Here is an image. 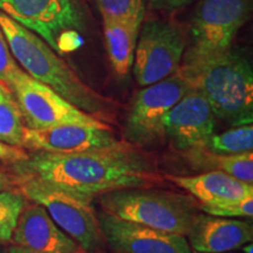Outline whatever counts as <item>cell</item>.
Here are the masks:
<instances>
[{
	"instance_id": "31",
	"label": "cell",
	"mask_w": 253,
	"mask_h": 253,
	"mask_svg": "<svg viewBox=\"0 0 253 253\" xmlns=\"http://www.w3.org/2000/svg\"><path fill=\"white\" fill-rule=\"evenodd\" d=\"M0 253H1V252H0Z\"/></svg>"
},
{
	"instance_id": "24",
	"label": "cell",
	"mask_w": 253,
	"mask_h": 253,
	"mask_svg": "<svg viewBox=\"0 0 253 253\" xmlns=\"http://www.w3.org/2000/svg\"><path fill=\"white\" fill-rule=\"evenodd\" d=\"M207 214L214 217H250L253 216V196L245 198L244 201L238 203L227 204L224 207H199Z\"/></svg>"
},
{
	"instance_id": "18",
	"label": "cell",
	"mask_w": 253,
	"mask_h": 253,
	"mask_svg": "<svg viewBox=\"0 0 253 253\" xmlns=\"http://www.w3.org/2000/svg\"><path fill=\"white\" fill-rule=\"evenodd\" d=\"M189 157L202 167L223 171L238 181L253 183V154L252 151L237 155H213L199 148L190 149Z\"/></svg>"
},
{
	"instance_id": "15",
	"label": "cell",
	"mask_w": 253,
	"mask_h": 253,
	"mask_svg": "<svg viewBox=\"0 0 253 253\" xmlns=\"http://www.w3.org/2000/svg\"><path fill=\"white\" fill-rule=\"evenodd\" d=\"M185 237L199 253H224L251 243L253 227L244 220L197 214Z\"/></svg>"
},
{
	"instance_id": "28",
	"label": "cell",
	"mask_w": 253,
	"mask_h": 253,
	"mask_svg": "<svg viewBox=\"0 0 253 253\" xmlns=\"http://www.w3.org/2000/svg\"><path fill=\"white\" fill-rule=\"evenodd\" d=\"M8 253H32V252L27 251V250H25L23 248H20V246L14 245V246H12L11 249H9Z\"/></svg>"
},
{
	"instance_id": "10",
	"label": "cell",
	"mask_w": 253,
	"mask_h": 253,
	"mask_svg": "<svg viewBox=\"0 0 253 253\" xmlns=\"http://www.w3.org/2000/svg\"><path fill=\"white\" fill-rule=\"evenodd\" d=\"M27 128L45 129L60 125H100L101 120L82 112L52 88L21 71L9 84Z\"/></svg>"
},
{
	"instance_id": "6",
	"label": "cell",
	"mask_w": 253,
	"mask_h": 253,
	"mask_svg": "<svg viewBox=\"0 0 253 253\" xmlns=\"http://www.w3.org/2000/svg\"><path fill=\"white\" fill-rule=\"evenodd\" d=\"M251 11L252 0H199L191 15L189 47L179 68L194 67L230 50Z\"/></svg>"
},
{
	"instance_id": "11",
	"label": "cell",
	"mask_w": 253,
	"mask_h": 253,
	"mask_svg": "<svg viewBox=\"0 0 253 253\" xmlns=\"http://www.w3.org/2000/svg\"><path fill=\"white\" fill-rule=\"evenodd\" d=\"M106 244L116 253H192L184 236L97 213Z\"/></svg>"
},
{
	"instance_id": "26",
	"label": "cell",
	"mask_w": 253,
	"mask_h": 253,
	"mask_svg": "<svg viewBox=\"0 0 253 253\" xmlns=\"http://www.w3.org/2000/svg\"><path fill=\"white\" fill-rule=\"evenodd\" d=\"M150 7L156 11L173 12L179 9L190 2V0H148Z\"/></svg>"
},
{
	"instance_id": "29",
	"label": "cell",
	"mask_w": 253,
	"mask_h": 253,
	"mask_svg": "<svg viewBox=\"0 0 253 253\" xmlns=\"http://www.w3.org/2000/svg\"><path fill=\"white\" fill-rule=\"evenodd\" d=\"M243 251L245 253H253V245L252 243H249V244H245L244 246H242Z\"/></svg>"
},
{
	"instance_id": "25",
	"label": "cell",
	"mask_w": 253,
	"mask_h": 253,
	"mask_svg": "<svg viewBox=\"0 0 253 253\" xmlns=\"http://www.w3.org/2000/svg\"><path fill=\"white\" fill-rule=\"evenodd\" d=\"M28 155L19 147H12L0 142V161H8V162L14 163L18 161L26 160Z\"/></svg>"
},
{
	"instance_id": "22",
	"label": "cell",
	"mask_w": 253,
	"mask_h": 253,
	"mask_svg": "<svg viewBox=\"0 0 253 253\" xmlns=\"http://www.w3.org/2000/svg\"><path fill=\"white\" fill-rule=\"evenodd\" d=\"M103 20L143 21L145 0H93Z\"/></svg>"
},
{
	"instance_id": "14",
	"label": "cell",
	"mask_w": 253,
	"mask_h": 253,
	"mask_svg": "<svg viewBox=\"0 0 253 253\" xmlns=\"http://www.w3.org/2000/svg\"><path fill=\"white\" fill-rule=\"evenodd\" d=\"M11 240L32 253H87L38 204L25 207Z\"/></svg>"
},
{
	"instance_id": "19",
	"label": "cell",
	"mask_w": 253,
	"mask_h": 253,
	"mask_svg": "<svg viewBox=\"0 0 253 253\" xmlns=\"http://www.w3.org/2000/svg\"><path fill=\"white\" fill-rule=\"evenodd\" d=\"M199 149L213 155H237L252 151L253 148V126H239L229 130L213 134L207 138Z\"/></svg>"
},
{
	"instance_id": "27",
	"label": "cell",
	"mask_w": 253,
	"mask_h": 253,
	"mask_svg": "<svg viewBox=\"0 0 253 253\" xmlns=\"http://www.w3.org/2000/svg\"><path fill=\"white\" fill-rule=\"evenodd\" d=\"M12 176H8L7 173L0 171V191H2V190L7 189L9 185L12 184L13 182H11V178Z\"/></svg>"
},
{
	"instance_id": "16",
	"label": "cell",
	"mask_w": 253,
	"mask_h": 253,
	"mask_svg": "<svg viewBox=\"0 0 253 253\" xmlns=\"http://www.w3.org/2000/svg\"><path fill=\"white\" fill-rule=\"evenodd\" d=\"M168 178L204 207H224L253 196V184L238 181L218 170L196 176H168Z\"/></svg>"
},
{
	"instance_id": "13",
	"label": "cell",
	"mask_w": 253,
	"mask_h": 253,
	"mask_svg": "<svg viewBox=\"0 0 253 253\" xmlns=\"http://www.w3.org/2000/svg\"><path fill=\"white\" fill-rule=\"evenodd\" d=\"M216 116L207 99L192 88L164 118V135L177 150L201 147L214 132Z\"/></svg>"
},
{
	"instance_id": "7",
	"label": "cell",
	"mask_w": 253,
	"mask_h": 253,
	"mask_svg": "<svg viewBox=\"0 0 253 253\" xmlns=\"http://www.w3.org/2000/svg\"><path fill=\"white\" fill-rule=\"evenodd\" d=\"M13 181L26 199L45 209L56 225L87 253L103 252L106 242L93 199L36 178H13Z\"/></svg>"
},
{
	"instance_id": "2",
	"label": "cell",
	"mask_w": 253,
	"mask_h": 253,
	"mask_svg": "<svg viewBox=\"0 0 253 253\" xmlns=\"http://www.w3.org/2000/svg\"><path fill=\"white\" fill-rule=\"evenodd\" d=\"M0 28L15 61L31 78L52 88L88 115L108 122L114 102L87 86L77 72L37 34L0 11Z\"/></svg>"
},
{
	"instance_id": "23",
	"label": "cell",
	"mask_w": 253,
	"mask_h": 253,
	"mask_svg": "<svg viewBox=\"0 0 253 253\" xmlns=\"http://www.w3.org/2000/svg\"><path fill=\"white\" fill-rule=\"evenodd\" d=\"M20 72L21 68L17 65L4 33L0 28V84L8 88Z\"/></svg>"
},
{
	"instance_id": "30",
	"label": "cell",
	"mask_w": 253,
	"mask_h": 253,
	"mask_svg": "<svg viewBox=\"0 0 253 253\" xmlns=\"http://www.w3.org/2000/svg\"><path fill=\"white\" fill-rule=\"evenodd\" d=\"M2 1H4V0H0V2H2Z\"/></svg>"
},
{
	"instance_id": "3",
	"label": "cell",
	"mask_w": 253,
	"mask_h": 253,
	"mask_svg": "<svg viewBox=\"0 0 253 253\" xmlns=\"http://www.w3.org/2000/svg\"><path fill=\"white\" fill-rule=\"evenodd\" d=\"M210 104L217 120L231 128L253 122V69L248 56L231 48L216 58L179 68Z\"/></svg>"
},
{
	"instance_id": "20",
	"label": "cell",
	"mask_w": 253,
	"mask_h": 253,
	"mask_svg": "<svg viewBox=\"0 0 253 253\" xmlns=\"http://www.w3.org/2000/svg\"><path fill=\"white\" fill-rule=\"evenodd\" d=\"M24 119L7 87L0 84V142L23 147Z\"/></svg>"
},
{
	"instance_id": "17",
	"label": "cell",
	"mask_w": 253,
	"mask_h": 253,
	"mask_svg": "<svg viewBox=\"0 0 253 253\" xmlns=\"http://www.w3.org/2000/svg\"><path fill=\"white\" fill-rule=\"evenodd\" d=\"M143 21L103 20V34L110 65L119 78L128 77Z\"/></svg>"
},
{
	"instance_id": "5",
	"label": "cell",
	"mask_w": 253,
	"mask_h": 253,
	"mask_svg": "<svg viewBox=\"0 0 253 253\" xmlns=\"http://www.w3.org/2000/svg\"><path fill=\"white\" fill-rule=\"evenodd\" d=\"M4 12L61 56L84 43L87 13L81 0H4Z\"/></svg>"
},
{
	"instance_id": "1",
	"label": "cell",
	"mask_w": 253,
	"mask_h": 253,
	"mask_svg": "<svg viewBox=\"0 0 253 253\" xmlns=\"http://www.w3.org/2000/svg\"><path fill=\"white\" fill-rule=\"evenodd\" d=\"M13 178H36L82 197L162 182L154 158L129 142L77 154L38 151L12 166Z\"/></svg>"
},
{
	"instance_id": "4",
	"label": "cell",
	"mask_w": 253,
	"mask_h": 253,
	"mask_svg": "<svg viewBox=\"0 0 253 253\" xmlns=\"http://www.w3.org/2000/svg\"><path fill=\"white\" fill-rule=\"evenodd\" d=\"M99 203L110 216L184 237L198 214L192 196L150 186L107 192L99 196Z\"/></svg>"
},
{
	"instance_id": "8",
	"label": "cell",
	"mask_w": 253,
	"mask_h": 253,
	"mask_svg": "<svg viewBox=\"0 0 253 253\" xmlns=\"http://www.w3.org/2000/svg\"><path fill=\"white\" fill-rule=\"evenodd\" d=\"M188 46L184 28L173 21L148 20L141 25L132 71L137 84L150 86L178 72Z\"/></svg>"
},
{
	"instance_id": "12",
	"label": "cell",
	"mask_w": 253,
	"mask_h": 253,
	"mask_svg": "<svg viewBox=\"0 0 253 253\" xmlns=\"http://www.w3.org/2000/svg\"><path fill=\"white\" fill-rule=\"evenodd\" d=\"M115 135L108 123L100 125H60L45 129L25 126L23 147L52 154H77L116 144Z\"/></svg>"
},
{
	"instance_id": "9",
	"label": "cell",
	"mask_w": 253,
	"mask_h": 253,
	"mask_svg": "<svg viewBox=\"0 0 253 253\" xmlns=\"http://www.w3.org/2000/svg\"><path fill=\"white\" fill-rule=\"evenodd\" d=\"M192 87L179 73L137 91L129 107L125 123L126 142L147 147L162 141L164 118Z\"/></svg>"
},
{
	"instance_id": "21",
	"label": "cell",
	"mask_w": 253,
	"mask_h": 253,
	"mask_svg": "<svg viewBox=\"0 0 253 253\" xmlns=\"http://www.w3.org/2000/svg\"><path fill=\"white\" fill-rule=\"evenodd\" d=\"M27 205L26 197L19 190L0 191V240L9 242L19 217Z\"/></svg>"
}]
</instances>
